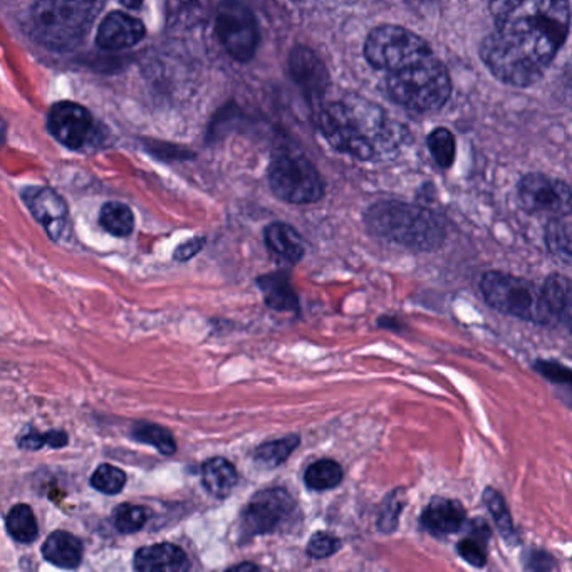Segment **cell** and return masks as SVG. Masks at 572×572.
Listing matches in <instances>:
<instances>
[{
  "label": "cell",
  "instance_id": "cell-1",
  "mask_svg": "<svg viewBox=\"0 0 572 572\" xmlns=\"http://www.w3.org/2000/svg\"><path fill=\"white\" fill-rule=\"evenodd\" d=\"M317 128L334 150L364 162L394 150L401 136L386 111L360 94L319 107Z\"/></svg>",
  "mask_w": 572,
  "mask_h": 572
},
{
  "label": "cell",
  "instance_id": "cell-2",
  "mask_svg": "<svg viewBox=\"0 0 572 572\" xmlns=\"http://www.w3.org/2000/svg\"><path fill=\"white\" fill-rule=\"evenodd\" d=\"M490 11L496 19V32L524 49L545 69L569 34L571 5L568 2L504 0L492 2Z\"/></svg>",
  "mask_w": 572,
  "mask_h": 572
},
{
  "label": "cell",
  "instance_id": "cell-3",
  "mask_svg": "<svg viewBox=\"0 0 572 572\" xmlns=\"http://www.w3.org/2000/svg\"><path fill=\"white\" fill-rule=\"evenodd\" d=\"M364 222L377 239L417 252H435L447 239L445 226L435 211L407 202H377L366 211Z\"/></svg>",
  "mask_w": 572,
  "mask_h": 572
},
{
  "label": "cell",
  "instance_id": "cell-4",
  "mask_svg": "<svg viewBox=\"0 0 572 572\" xmlns=\"http://www.w3.org/2000/svg\"><path fill=\"white\" fill-rule=\"evenodd\" d=\"M103 9L96 2L43 0L30 5V36L49 49L68 51L79 44Z\"/></svg>",
  "mask_w": 572,
  "mask_h": 572
},
{
  "label": "cell",
  "instance_id": "cell-5",
  "mask_svg": "<svg viewBox=\"0 0 572 572\" xmlns=\"http://www.w3.org/2000/svg\"><path fill=\"white\" fill-rule=\"evenodd\" d=\"M385 88L394 103L417 113H428L449 101L452 81L445 64L432 54L400 73L386 75Z\"/></svg>",
  "mask_w": 572,
  "mask_h": 572
},
{
  "label": "cell",
  "instance_id": "cell-6",
  "mask_svg": "<svg viewBox=\"0 0 572 572\" xmlns=\"http://www.w3.org/2000/svg\"><path fill=\"white\" fill-rule=\"evenodd\" d=\"M483 298L498 313L536 324H551L554 317L544 302L543 290L528 279L505 272H487L481 281Z\"/></svg>",
  "mask_w": 572,
  "mask_h": 572
},
{
  "label": "cell",
  "instance_id": "cell-7",
  "mask_svg": "<svg viewBox=\"0 0 572 572\" xmlns=\"http://www.w3.org/2000/svg\"><path fill=\"white\" fill-rule=\"evenodd\" d=\"M432 54V47L423 37L401 26H379L368 34L364 43L366 60L386 75L400 73Z\"/></svg>",
  "mask_w": 572,
  "mask_h": 572
},
{
  "label": "cell",
  "instance_id": "cell-8",
  "mask_svg": "<svg viewBox=\"0 0 572 572\" xmlns=\"http://www.w3.org/2000/svg\"><path fill=\"white\" fill-rule=\"evenodd\" d=\"M272 192L287 203L309 205L324 196V181L306 156L281 153L269 168Z\"/></svg>",
  "mask_w": 572,
  "mask_h": 572
},
{
  "label": "cell",
  "instance_id": "cell-9",
  "mask_svg": "<svg viewBox=\"0 0 572 572\" xmlns=\"http://www.w3.org/2000/svg\"><path fill=\"white\" fill-rule=\"evenodd\" d=\"M481 58L492 75L515 88H528L545 73V68L537 60L498 32H492L483 39Z\"/></svg>",
  "mask_w": 572,
  "mask_h": 572
},
{
  "label": "cell",
  "instance_id": "cell-10",
  "mask_svg": "<svg viewBox=\"0 0 572 572\" xmlns=\"http://www.w3.org/2000/svg\"><path fill=\"white\" fill-rule=\"evenodd\" d=\"M215 34L230 58L239 62L254 58L260 32L256 15L245 4H222L215 15Z\"/></svg>",
  "mask_w": 572,
  "mask_h": 572
},
{
  "label": "cell",
  "instance_id": "cell-11",
  "mask_svg": "<svg viewBox=\"0 0 572 572\" xmlns=\"http://www.w3.org/2000/svg\"><path fill=\"white\" fill-rule=\"evenodd\" d=\"M520 207L532 215L559 218L571 215V188L566 181L544 173H528L517 185Z\"/></svg>",
  "mask_w": 572,
  "mask_h": 572
},
{
  "label": "cell",
  "instance_id": "cell-12",
  "mask_svg": "<svg viewBox=\"0 0 572 572\" xmlns=\"http://www.w3.org/2000/svg\"><path fill=\"white\" fill-rule=\"evenodd\" d=\"M294 511L296 502L284 489L260 490L242 512V534L245 537L271 534L287 522Z\"/></svg>",
  "mask_w": 572,
  "mask_h": 572
},
{
  "label": "cell",
  "instance_id": "cell-13",
  "mask_svg": "<svg viewBox=\"0 0 572 572\" xmlns=\"http://www.w3.org/2000/svg\"><path fill=\"white\" fill-rule=\"evenodd\" d=\"M49 130L69 150H83L94 131L90 109L73 101H60L49 113Z\"/></svg>",
  "mask_w": 572,
  "mask_h": 572
},
{
  "label": "cell",
  "instance_id": "cell-14",
  "mask_svg": "<svg viewBox=\"0 0 572 572\" xmlns=\"http://www.w3.org/2000/svg\"><path fill=\"white\" fill-rule=\"evenodd\" d=\"M22 196L34 218L44 226L47 235L54 242L60 241L69 226V209L64 198L51 188L37 187L26 188Z\"/></svg>",
  "mask_w": 572,
  "mask_h": 572
},
{
  "label": "cell",
  "instance_id": "cell-15",
  "mask_svg": "<svg viewBox=\"0 0 572 572\" xmlns=\"http://www.w3.org/2000/svg\"><path fill=\"white\" fill-rule=\"evenodd\" d=\"M289 73L309 101H319L330 86V73L316 52L296 45L289 54Z\"/></svg>",
  "mask_w": 572,
  "mask_h": 572
},
{
  "label": "cell",
  "instance_id": "cell-16",
  "mask_svg": "<svg viewBox=\"0 0 572 572\" xmlns=\"http://www.w3.org/2000/svg\"><path fill=\"white\" fill-rule=\"evenodd\" d=\"M147 34L145 24L133 15L111 12L98 28L96 43L105 51H121L138 44Z\"/></svg>",
  "mask_w": 572,
  "mask_h": 572
},
{
  "label": "cell",
  "instance_id": "cell-17",
  "mask_svg": "<svg viewBox=\"0 0 572 572\" xmlns=\"http://www.w3.org/2000/svg\"><path fill=\"white\" fill-rule=\"evenodd\" d=\"M136 572H188L190 560L175 544H153L135 554Z\"/></svg>",
  "mask_w": 572,
  "mask_h": 572
},
{
  "label": "cell",
  "instance_id": "cell-18",
  "mask_svg": "<svg viewBox=\"0 0 572 572\" xmlns=\"http://www.w3.org/2000/svg\"><path fill=\"white\" fill-rule=\"evenodd\" d=\"M422 524L435 536L453 534L465 524V511L455 500L433 498L423 511Z\"/></svg>",
  "mask_w": 572,
  "mask_h": 572
},
{
  "label": "cell",
  "instance_id": "cell-19",
  "mask_svg": "<svg viewBox=\"0 0 572 572\" xmlns=\"http://www.w3.org/2000/svg\"><path fill=\"white\" fill-rule=\"evenodd\" d=\"M44 558L62 569H75L83 560V543L69 532H52L43 545Z\"/></svg>",
  "mask_w": 572,
  "mask_h": 572
},
{
  "label": "cell",
  "instance_id": "cell-20",
  "mask_svg": "<svg viewBox=\"0 0 572 572\" xmlns=\"http://www.w3.org/2000/svg\"><path fill=\"white\" fill-rule=\"evenodd\" d=\"M257 286L262 290L266 304L274 311H281V313L298 311L299 307L298 296L284 272H272L258 277Z\"/></svg>",
  "mask_w": 572,
  "mask_h": 572
},
{
  "label": "cell",
  "instance_id": "cell-21",
  "mask_svg": "<svg viewBox=\"0 0 572 572\" xmlns=\"http://www.w3.org/2000/svg\"><path fill=\"white\" fill-rule=\"evenodd\" d=\"M264 239L269 250L287 262H299L306 252L299 232L284 222H275L267 226Z\"/></svg>",
  "mask_w": 572,
  "mask_h": 572
},
{
  "label": "cell",
  "instance_id": "cell-22",
  "mask_svg": "<svg viewBox=\"0 0 572 572\" xmlns=\"http://www.w3.org/2000/svg\"><path fill=\"white\" fill-rule=\"evenodd\" d=\"M543 298L554 321L571 322L572 292L571 281L562 274H552L545 279Z\"/></svg>",
  "mask_w": 572,
  "mask_h": 572
},
{
  "label": "cell",
  "instance_id": "cell-23",
  "mask_svg": "<svg viewBox=\"0 0 572 572\" xmlns=\"http://www.w3.org/2000/svg\"><path fill=\"white\" fill-rule=\"evenodd\" d=\"M237 470L226 458H211L202 467V482L213 497H228L237 485Z\"/></svg>",
  "mask_w": 572,
  "mask_h": 572
},
{
  "label": "cell",
  "instance_id": "cell-24",
  "mask_svg": "<svg viewBox=\"0 0 572 572\" xmlns=\"http://www.w3.org/2000/svg\"><path fill=\"white\" fill-rule=\"evenodd\" d=\"M544 239L552 256L558 257L566 266H571V215L551 218L545 226Z\"/></svg>",
  "mask_w": 572,
  "mask_h": 572
},
{
  "label": "cell",
  "instance_id": "cell-25",
  "mask_svg": "<svg viewBox=\"0 0 572 572\" xmlns=\"http://www.w3.org/2000/svg\"><path fill=\"white\" fill-rule=\"evenodd\" d=\"M99 224L115 237H128L135 228V215L120 202H107L99 211Z\"/></svg>",
  "mask_w": 572,
  "mask_h": 572
},
{
  "label": "cell",
  "instance_id": "cell-26",
  "mask_svg": "<svg viewBox=\"0 0 572 572\" xmlns=\"http://www.w3.org/2000/svg\"><path fill=\"white\" fill-rule=\"evenodd\" d=\"M304 482L311 490H331L343 482V468L334 460H319L307 467L304 473Z\"/></svg>",
  "mask_w": 572,
  "mask_h": 572
},
{
  "label": "cell",
  "instance_id": "cell-27",
  "mask_svg": "<svg viewBox=\"0 0 572 572\" xmlns=\"http://www.w3.org/2000/svg\"><path fill=\"white\" fill-rule=\"evenodd\" d=\"M5 526L9 534L14 537L17 543H34L39 536V526L34 517V512L29 505H15L14 509L7 515Z\"/></svg>",
  "mask_w": 572,
  "mask_h": 572
},
{
  "label": "cell",
  "instance_id": "cell-28",
  "mask_svg": "<svg viewBox=\"0 0 572 572\" xmlns=\"http://www.w3.org/2000/svg\"><path fill=\"white\" fill-rule=\"evenodd\" d=\"M299 443L301 440L298 435L267 441L257 449L256 462L267 468L279 467L290 457V453L299 447Z\"/></svg>",
  "mask_w": 572,
  "mask_h": 572
},
{
  "label": "cell",
  "instance_id": "cell-29",
  "mask_svg": "<svg viewBox=\"0 0 572 572\" xmlns=\"http://www.w3.org/2000/svg\"><path fill=\"white\" fill-rule=\"evenodd\" d=\"M428 150L430 155L433 156L435 163L440 168H450L455 162V155H457V143H455V136L449 128H435L430 135H428Z\"/></svg>",
  "mask_w": 572,
  "mask_h": 572
},
{
  "label": "cell",
  "instance_id": "cell-30",
  "mask_svg": "<svg viewBox=\"0 0 572 572\" xmlns=\"http://www.w3.org/2000/svg\"><path fill=\"white\" fill-rule=\"evenodd\" d=\"M133 437L141 443H148L151 447L158 449V452L165 455H171L177 450V443L171 437V433L158 425L138 423L133 428Z\"/></svg>",
  "mask_w": 572,
  "mask_h": 572
},
{
  "label": "cell",
  "instance_id": "cell-31",
  "mask_svg": "<svg viewBox=\"0 0 572 572\" xmlns=\"http://www.w3.org/2000/svg\"><path fill=\"white\" fill-rule=\"evenodd\" d=\"M483 502H485L489 512L492 513L494 522H496V526L500 530V534L504 537H511L513 534L512 517H511V512L507 509V504H505L504 497L498 494L497 490L487 489L483 492Z\"/></svg>",
  "mask_w": 572,
  "mask_h": 572
},
{
  "label": "cell",
  "instance_id": "cell-32",
  "mask_svg": "<svg viewBox=\"0 0 572 572\" xmlns=\"http://www.w3.org/2000/svg\"><path fill=\"white\" fill-rule=\"evenodd\" d=\"M150 517V511L147 507L141 505H131V504H124L116 509L113 522L120 532L124 534H131L147 524Z\"/></svg>",
  "mask_w": 572,
  "mask_h": 572
},
{
  "label": "cell",
  "instance_id": "cell-33",
  "mask_svg": "<svg viewBox=\"0 0 572 572\" xmlns=\"http://www.w3.org/2000/svg\"><path fill=\"white\" fill-rule=\"evenodd\" d=\"M405 507V492L394 490L388 497L385 498L381 512H379V519H377V528L381 532L392 534L394 528H398V520H400V513Z\"/></svg>",
  "mask_w": 572,
  "mask_h": 572
},
{
  "label": "cell",
  "instance_id": "cell-34",
  "mask_svg": "<svg viewBox=\"0 0 572 572\" xmlns=\"http://www.w3.org/2000/svg\"><path fill=\"white\" fill-rule=\"evenodd\" d=\"M126 483V475L121 472L120 468L113 467V465H101L96 468V472L91 477V485L103 492V494H120L121 489Z\"/></svg>",
  "mask_w": 572,
  "mask_h": 572
},
{
  "label": "cell",
  "instance_id": "cell-35",
  "mask_svg": "<svg viewBox=\"0 0 572 572\" xmlns=\"http://www.w3.org/2000/svg\"><path fill=\"white\" fill-rule=\"evenodd\" d=\"M68 443V435L64 432H47V433H29L19 440V447L24 450H39L41 447L60 449Z\"/></svg>",
  "mask_w": 572,
  "mask_h": 572
},
{
  "label": "cell",
  "instance_id": "cell-36",
  "mask_svg": "<svg viewBox=\"0 0 572 572\" xmlns=\"http://www.w3.org/2000/svg\"><path fill=\"white\" fill-rule=\"evenodd\" d=\"M341 549V541L328 532H317L307 544V554L314 559H326Z\"/></svg>",
  "mask_w": 572,
  "mask_h": 572
},
{
  "label": "cell",
  "instance_id": "cell-37",
  "mask_svg": "<svg viewBox=\"0 0 572 572\" xmlns=\"http://www.w3.org/2000/svg\"><path fill=\"white\" fill-rule=\"evenodd\" d=\"M458 554L462 556L464 560H467L468 564H472L473 568H483L487 562V547H485V541L473 536V537H467L462 539L458 543Z\"/></svg>",
  "mask_w": 572,
  "mask_h": 572
},
{
  "label": "cell",
  "instance_id": "cell-38",
  "mask_svg": "<svg viewBox=\"0 0 572 572\" xmlns=\"http://www.w3.org/2000/svg\"><path fill=\"white\" fill-rule=\"evenodd\" d=\"M536 369L543 375V377L554 381V383H571V371L559 364L556 361H537L536 362Z\"/></svg>",
  "mask_w": 572,
  "mask_h": 572
},
{
  "label": "cell",
  "instance_id": "cell-39",
  "mask_svg": "<svg viewBox=\"0 0 572 572\" xmlns=\"http://www.w3.org/2000/svg\"><path fill=\"white\" fill-rule=\"evenodd\" d=\"M203 245H205V239H192V241L185 242L175 250V258L177 260H190L203 249Z\"/></svg>",
  "mask_w": 572,
  "mask_h": 572
},
{
  "label": "cell",
  "instance_id": "cell-40",
  "mask_svg": "<svg viewBox=\"0 0 572 572\" xmlns=\"http://www.w3.org/2000/svg\"><path fill=\"white\" fill-rule=\"evenodd\" d=\"M552 566V559L544 552H534L530 556V564L528 568L534 572H545L549 571V568Z\"/></svg>",
  "mask_w": 572,
  "mask_h": 572
},
{
  "label": "cell",
  "instance_id": "cell-41",
  "mask_svg": "<svg viewBox=\"0 0 572 572\" xmlns=\"http://www.w3.org/2000/svg\"><path fill=\"white\" fill-rule=\"evenodd\" d=\"M226 572H260V569L254 562H242V564L228 568Z\"/></svg>",
  "mask_w": 572,
  "mask_h": 572
}]
</instances>
